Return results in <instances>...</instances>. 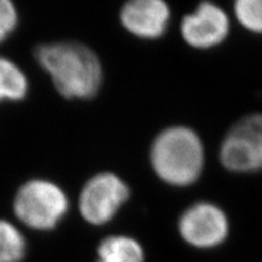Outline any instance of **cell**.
Returning <instances> with one entry per match:
<instances>
[{
	"label": "cell",
	"instance_id": "cell-12",
	"mask_svg": "<svg viewBox=\"0 0 262 262\" xmlns=\"http://www.w3.org/2000/svg\"><path fill=\"white\" fill-rule=\"evenodd\" d=\"M233 15L242 28L262 35V0H237L233 4Z\"/></svg>",
	"mask_w": 262,
	"mask_h": 262
},
{
	"label": "cell",
	"instance_id": "cell-11",
	"mask_svg": "<svg viewBox=\"0 0 262 262\" xmlns=\"http://www.w3.org/2000/svg\"><path fill=\"white\" fill-rule=\"evenodd\" d=\"M27 244L22 232L11 222L0 219V262H21Z\"/></svg>",
	"mask_w": 262,
	"mask_h": 262
},
{
	"label": "cell",
	"instance_id": "cell-13",
	"mask_svg": "<svg viewBox=\"0 0 262 262\" xmlns=\"http://www.w3.org/2000/svg\"><path fill=\"white\" fill-rule=\"evenodd\" d=\"M18 24V12L9 0H0V42L10 37Z\"/></svg>",
	"mask_w": 262,
	"mask_h": 262
},
{
	"label": "cell",
	"instance_id": "cell-6",
	"mask_svg": "<svg viewBox=\"0 0 262 262\" xmlns=\"http://www.w3.org/2000/svg\"><path fill=\"white\" fill-rule=\"evenodd\" d=\"M127 183L113 172H101L84 185L79 195V212L88 224L102 226L112 221L130 199Z\"/></svg>",
	"mask_w": 262,
	"mask_h": 262
},
{
	"label": "cell",
	"instance_id": "cell-8",
	"mask_svg": "<svg viewBox=\"0 0 262 262\" xmlns=\"http://www.w3.org/2000/svg\"><path fill=\"white\" fill-rule=\"evenodd\" d=\"M119 18L134 37L156 40L168 31L171 10L163 0H130L120 9Z\"/></svg>",
	"mask_w": 262,
	"mask_h": 262
},
{
	"label": "cell",
	"instance_id": "cell-1",
	"mask_svg": "<svg viewBox=\"0 0 262 262\" xmlns=\"http://www.w3.org/2000/svg\"><path fill=\"white\" fill-rule=\"evenodd\" d=\"M35 57L57 93L67 100H89L96 96L102 85L100 58L80 42L42 44L37 49Z\"/></svg>",
	"mask_w": 262,
	"mask_h": 262
},
{
	"label": "cell",
	"instance_id": "cell-7",
	"mask_svg": "<svg viewBox=\"0 0 262 262\" xmlns=\"http://www.w3.org/2000/svg\"><path fill=\"white\" fill-rule=\"evenodd\" d=\"M231 32V18L221 6L203 2L180 22V34L189 48L210 50L224 44Z\"/></svg>",
	"mask_w": 262,
	"mask_h": 262
},
{
	"label": "cell",
	"instance_id": "cell-4",
	"mask_svg": "<svg viewBox=\"0 0 262 262\" xmlns=\"http://www.w3.org/2000/svg\"><path fill=\"white\" fill-rule=\"evenodd\" d=\"M219 160L237 175L262 171V113L248 114L232 125L219 147Z\"/></svg>",
	"mask_w": 262,
	"mask_h": 262
},
{
	"label": "cell",
	"instance_id": "cell-3",
	"mask_svg": "<svg viewBox=\"0 0 262 262\" xmlns=\"http://www.w3.org/2000/svg\"><path fill=\"white\" fill-rule=\"evenodd\" d=\"M12 206L17 220L28 228L50 231L67 215L70 201L56 183L34 179L18 188Z\"/></svg>",
	"mask_w": 262,
	"mask_h": 262
},
{
	"label": "cell",
	"instance_id": "cell-5",
	"mask_svg": "<svg viewBox=\"0 0 262 262\" xmlns=\"http://www.w3.org/2000/svg\"><path fill=\"white\" fill-rule=\"evenodd\" d=\"M180 237L189 247L199 250H211L227 241L231 226L227 214L212 202H195L178 220Z\"/></svg>",
	"mask_w": 262,
	"mask_h": 262
},
{
	"label": "cell",
	"instance_id": "cell-2",
	"mask_svg": "<svg viewBox=\"0 0 262 262\" xmlns=\"http://www.w3.org/2000/svg\"><path fill=\"white\" fill-rule=\"evenodd\" d=\"M205 146L194 129L171 125L155 137L149 148L153 172L165 185L178 188L193 186L205 168Z\"/></svg>",
	"mask_w": 262,
	"mask_h": 262
},
{
	"label": "cell",
	"instance_id": "cell-9",
	"mask_svg": "<svg viewBox=\"0 0 262 262\" xmlns=\"http://www.w3.org/2000/svg\"><path fill=\"white\" fill-rule=\"evenodd\" d=\"M96 262H145V250L135 238L111 235L98 245Z\"/></svg>",
	"mask_w": 262,
	"mask_h": 262
},
{
	"label": "cell",
	"instance_id": "cell-10",
	"mask_svg": "<svg viewBox=\"0 0 262 262\" xmlns=\"http://www.w3.org/2000/svg\"><path fill=\"white\" fill-rule=\"evenodd\" d=\"M28 80L15 62L0 56V103L18 102L28 93Z\"/></svg>",
	"mask_w": 262,
	"mask_h": 262
}]
</instances>
